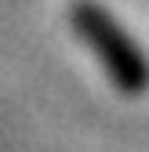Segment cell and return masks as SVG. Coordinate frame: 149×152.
Returning <instances> with one entry per match:
<instances>
[{"label": "cell", "mask_w": 149, "mask_h": 152, "mask_svg": "<svg viewBox=\"0 0 149 152\" xmlns=\"http://www.w3.org/2000/svg\"><path fill=\"white\" fill-rule=\"evenodd\" d=\"M69 26L95 51V58L102 62V69L109 72V80L117 83L120 94H127V98L145 94V87H149V58H145V51L131 40V33L102 4H95V0H73L69 4Z\"/></svg>", "instance_id": "1"}]
</instances>
